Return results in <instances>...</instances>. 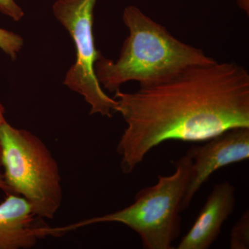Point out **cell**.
<instances>
[{
	"label": "cell",
	"mask_w": 249,
	"mask_h": 249,
	"mask_svg": "<svg viewBox=\"0 0 249 249\" xmlns=\"http://www.w3.org/2000/svg\"><path fill=\"white\" fill-rule=\"evenodd\" d=\"M114 98L127 124L116 147L124 174L167 141L205 142L249 127V73L235 62L191 67L135 92L117 90Z\"/></svg>",
	"instance_id": "1"
},
{
	"label": "cell",
	"mask_w": 249,
	"mask_h": 249,
	"mask_svg": "<svg viewBox=\"0 0 249 249\" xmlns=\"http://www.w3.org/2000/svg\"><path fill=\"white\" fill-rule=\"evenodd\" d=\"M123 21L129 35L119 58L112 60L101 53L95 64L98 82L109 92L130 81L140 88L160 84L191 67L216 61L202 49L178 40L137 6L124 8Z\"/></svg>",
	"instance_id": "2"
},
{
	"label": "cell",
	"mask_w": 249,
	"mask_h": 249,
	"mask_svg": "<svg viewBox=\"0 0 249 249\" xmlns=\"http://www.w3.org/2000/svg\"><path fill=\"white\" fill-rule=\"evenodd\" d=\"M193 160L189 154L175 162L176 170L168 176H159L155 185L139 191L134 201L116 212L55 228L58 235L78 228L115 222L137 232L145 249H171L181 233V203L189 179Z\"/></svg>",
	"instance_id": "3"
},
{
	"label": "cell",
	"mask_w": 249,
	"mask_h": 249,
	"mask_svg": "<svg viewBox=\"0 0 249 249\" xmlns=\"http://www.w3.org/2000/svg\"><path fill=\"white\" fill-rule=\"evenodd\" d=\"M1 165L13 194L22 196L39 219H53L63 199L58 163L45 142L6 121L0 128Z\"/></svg>",
	"instance_id": "4"
},
{
	"label": "cell",
	"mask_w": 249,
	"mask_h": 249,
	"mask_svg": "<svg viewBox=\"0 0 249 249\" xmlns=\"http://www.w3.org/2000/svg\"><path fill=\"white\" fill-rule=\"evenodd\" d=\"M97 0H56L54 16L70 34L76 47L74 63L67 72L64 85L79 93L90 106V114L111 117L118 103L105 92L95 73L101 52L95 46L93 11Z\"/></svg>",
	"instance_id": "5"
},
{
	"label": "cell",
	"mask_w": 249,
	"mask_h": 249,
	"mask_svg": "<svg viewBox=\"0 0 249 249\" xmlns=\"http://www.w3.org/2000/svg\"><path fill=\"white\" fill-rule=\"evenodd\" d=\"M187 153L193 163L181 211L189 207L196 193L214 172L249 160V127L229 129L209 139L201 146L191 147Z\"/></svg>",
	"instance_id": "6"
},
{
	"label": "cell",
	"mask_w": 249,
	"mask_h": 249,
	"mask_svg": "<svg viewBox=\"0 0 249 249\" xmlns=\"http://www.w3.org/2000/svg\"><path fill=\"white\" fill-rule=\"evenodd\" d=\"M235 204V186L227 181L216 184L193 227L177 249H209L217 240L223 224L233 212Z\"/></svg>",
	"instance_id": "7"
},
{
	"label": "cell",
	"mask_w": 249,
	"mask_h": 249,
	"mask_svg": "<svg viewBox=\"0 0 249 249\" xmlns=\"http://www.w3.org/2000/svg\"><path fill=\"white\" fill-rule=\"evenodd\" d=\"M22 196L11 194L0 204V249H27L49 235Z\"/></svg>",
	"instance_id": "8"
},
{
	"label": "cell",
	"mask_w": 249,
	"mask_h": 249,
	"mask_svg": "<svg viewBox=\"0 0 249 249\" xmlns=\"http://www.w3.org/2000/svg\"><path fill=\"white\" fill-rule=\"evenodd\" d=\"M229 247L231 249L249 248V212L248 210L235 223L231 232Z\"/></svg>",
	"instance_id": "9"
},
{
	"label": "cell",
	"mask_w": 249,
	"mask_h": 249,
	"mask_svg": "<svg viewBox=\"0 0 249 249\" xmlns=\"http://www.w3.org/2000/svg\"><path fill=\"white\" fill-rule=\"evenodd\" d=\"M23 46L24 39L20 36L0 28V49L12 60L17 58Z\"/></svg>",
	"instance_id": "10"
},
{
	"label": "cell",
	"mask_w": 249,
	"mask_h": 249,
	"mask_svg": "<svg viewBox=\"0 0 249 249\" xmlns=\"http://www.w3.org/2000/svg\"><path fill=\"white\" fill-rule=\"evenodd\" d=\"M0 13L18 22L24 16V11L15 0H0Z\"/></svg>",
	"instance_id": "11"
},
{
	"label": "cell",
	"mask_w": 249,
	"mask_h": 249,
	"mask_svg": "<svg viewBox=\"0 0 249 249\" xmlns=\"http://www.w3.org/2000/svg\"><path fill=\"white\" fill-rule=\"evenodd\" d=\"M0 190L4 192L6 196L13 194L12 191H11L9 187L7 186L6 181H5L4 176L1 173H0Z\"/></svg>",
	"instance_id": "12"
},
{
	"label": "cell",
	"mask_w": 249,
	"mask_h": 249,
	"mask_svg": "<svg viewBox=\"0 0 249 249\" xmlns=\"http://www.w3.org/2000/svg\"><path fill=\"white\" fill-rule=\"evenodd\" d=\"M5 109L4 106L0 102V128L6 122L5 119ZM1 168V148H0V168Z\"/></svg>",
	"instance_id": "13"
},
{
	"label": "cell",
	"mask_w": 249,
	"mask_h": 249,
	"mask_svg": "<svg viewBox=\"0 0 249 249\" xmlns=\"http://www.w3.org/2000/svg\"><path fill=\"white\" fill-rule=\"evenodd\" d=\"M237 4L241 9L249 15V0H237Z\"/></svg>",
	"instance_id": "14"
}]
</instances>
